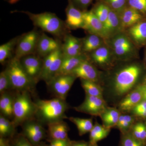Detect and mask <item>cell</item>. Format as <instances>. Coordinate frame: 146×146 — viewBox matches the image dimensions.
<instances>
[{
	"label": "cell",
	"mask_w": 146,
	"mask_h": 146,
	"mask_svg": "<svg viewBox=\"0 0 146 146\" xmlns=\"http://www.w3.org/2000/svg\"><path fill=\"white\" fill-rule=\"evenodd\" d=\"M38 119L48 124L67 118L65 115L68 106L65 100L55 98L49 100H38L35 102Z\"/></svg>",
	"instance_id": "cell-1"
},
{
	"label": "cell",
	"mask_w": 146,
	"mask_h": 146,
	"mask_svg": "<svg viewBox=\"0 0 146 146\" xmlns=\"http://www.w3.org/2000/svg\"><path fill=\"white\" fill-rule=\"evenodd\" d=\"M29 16L35 26L54 36L60 37L65 34L66 24L54 13L46 12L33 13L28 11H18Z\"/></svg>",
	"instance_id": "cell-2"
},
{
	"label": "cell",
	"mask_w": 146,
	"mask_h": 146,
	"mask_svg": "<svg viewBox=\"0 0 146 146\" xmlns=\"http://www.w3.org/2000/svg\"><path fill=\"white\" fill-rule=\"evenodd\" d=\"M36 106L28 91H20L13 98V122L15 126L32 120L36 115Z\"/></svg>",
	"instance_id": "cell-3"
},
{
	"label": "cell",
	"mask_w": 146,
	"mask_h": 146,
	"mask_svg": "<svg viewBox=\"0 0 146 146\" xmlns=\"http://www.w3.org/2000/svg\"><path fill=\"white\" fill-rule=\"evenodd\" d=\"M13 89L30 91L37 82L29 76L21 65L20 59L14 56L9 61L5 69Z\"/></svg>",
	"instance_id": "cell-4"
},
{
	"label": "cell",
	"mask_w": 146,
	"mask_h": 146,
	"mask_svg": "<svg viewBox=\"0 0 146 146\" xmlns=\"http://www.w3.org/2000/svg\"><path fill=\"white\" fill-rule=\"evenodd\" d=\"M141 72V68L136 65L124 68L117 74L114 82V89L119 95L127 93L133 87Z\"/></svg>",
	"instance_id": "cell-5"
},
{
	"label": "cell",
	"mask_w": 146,
	"mask_h": 146,
	"mask_svg": "<svg viewBox=\"0 0 146 146\" xmlns=\"http://www.w3.org/2000/svg\"><path fill=\"white\" fill-rule=\"evenodd\" d=\"M40 35L35 30L27 33L20 37L15 50V57L21 59L36 51Z\"/></svg>",
	"instance_id": "cell-6"
},
{
	"label": "cell",
	"mask_w": 146,
	"mask_h": 146,
	"mask_svg": "<svg viewBox=\"0 0 146 146\" xmlns=\"http://www.w3.org/2000/svg\"><path fill=\"white\" fill-rule=\"evenodd\" d=\"M76 78L72 75L56 76L47 84L56 98L65 100Z\"/></svg>",
	"instance_id": "cell-7"
},
{
	"label": "cell",
	"mask_w": 146,
	"mask_h": 146,
	"mask_svg": "<svg viewBox=\"0 0 146 146\" xmlns=\"http://www.w3.org/2000/svg\"><path fill=\"white\" fill-rule=\"evenodd\" d=\"M106 108V103L102 97L93 96L86 94L84 101L78 107L76 111L92 115H99Z\"/></svg>",
	"instance_id": "cell-8"
},
{
	"label": "cell",
	"mask_w": 146,
	"mask_h": 146,
	"mask_svg": "<svg viewBox=\"0 0 146 146\" xmlns=\"http://www.w3.org/2000/svg\"><path fill=\"white\" fill-rule=\"evenodd\" d=\"M21 65L29 76L37 82L42 72L43 60L34 54L27 55L20 59Z\"/></svg>",
	"instance_id": "cell-9"
},
{
	"label": "cell",
	"mask_w": 146,
	"mask_h": 146,
	"mask_svg": "<svg viewBox=\"0 0 146 146\" xmlns=\"http://www.w3.org/2000/svg\"><path fill=\"white\" fill-rule=\"evenodd\" d=\"M84 25L82 28L91 34L96 35L102 37H106L104 29L103 24L97 18L94 11L83 12Z\"/></svg>",
	"instance_id": "cell-10"
},
{
	"label": "cell",
	"mask_w": 146,
	"mask_h": 146,
	"mask_svg": "<svg viewBox=\"0 0 146 146\" xmlns=\"http://www.w3.org/2000/svg\"><path fill=\"white\" fill-rule=\"evenodd\" d=\"M69 75H72L80 79L96 82L98 78V72L93 65L86 60L82 62Z\"/></svg>",
	"instance_id": "cell-11"
},
{
	"label": "cell",
	"mask_w": 146,
	"mask_h": 146,
	"mask_svg": "<svg viewBox=\"0 0 146 146\" xmlns=\"http://www.w3.org/2000/svg\"><path fill=\"white\" fill-rule=\"evenodd\" d=\"M61 47V45L57 41L43 33L39 37L36 51L40 57H44Z\"/></svg>",
	"instance_id": "cell-12"
},
{
	"label": "cell",
	"mask_w": 146,
	"mask_h": 146,
	"mask_svg": "<svg viewBox=\"0 0 146 146\" xmlns=\"http://www.w3.org/2000/svg\"><path fill=\"white\" fill-rule=\"evenodd\" d=\"M66 19L65 24L69 28L75 29L83 27V12L78 9L74 4L69 0L66 9Z\"/></svg>",
	"instance_id": "cell-13"
},
{
	"label": "cell",
	"mask_w": 146,
	"mask_h": 146,
	"mask_svg": "<svg viewBox=\"0 0 146 146\" xmlns=\"http://www.w3.org/2000/svg\"><path fill=\"white\" fill-rule=\"evenodd\" d=\"M64 39V43L61 45L63 57H73L82 54V42L79 39L70 35H65Z\"/></svg>",
	"instance_id": "cell-14"
},
{
	"label": "cell",
	"mask_w": 146,
	"mask_h": 146,
	"mask_svg": "<svg viewBox=\"0 0 146 146\" xmlns=\"http://www.w3.org/2000/svg\"><path fill=\"white\" fill-rule=\"evenodd\" d=\"M112 45L115 54L119 57L127 56L133 52L132 43L123 35H119L114 37L112 41Z\"/></svg>",
	"instance_id": "cell-15"
},
{
	"label": "cell",
	"mask_w": 146,
	"mask_h": 146,
	"mask_svg": "<svg viewBox=\"0 0 146 146\" xmlns=\"http://www.w3.org/2000/svg\"><path fill=\"white\" fill-rule=\"evenodd\" d=\"M86 60V57L82 54L73 57H63L60 69L54 77L70 74L74 69Z\"/></svg>",
	"instance_id": "cell-16"
},
{
	"label": "cell",
	"mask_w": 146,
	"mask_h": 146,
	"mask_svg": "<svg viewBox=\"0 0 146 146\" xmlns=\"http://www.w3.org/2000/svg\"><path fill=\"white\" fill-rule=\"evenodd\" d=\"M47 125L50 136L53 139H68V126L63 120L50 123Z\"/></svg>",
	"instance_id": "cell-17"
},
{
	"label": "cell",
	"mask_w": 146,
	"mask_h": 146,
	"mask_svg": "<svg viewBox=\"0 0 146 146\" xmlns=\"http://www.w3.org/2000/svg\"><path fill=\"white\" fill-rule=\"evenodd\" d=\"M119 18L122 26L131 27L139 23L142 16L140 12L129 7L124 8L122 11Z\"/></svg>",
	"instance_id": "cell-18"
},
{
	"label": "cell",
	"mask_w": 146,
	"mask_h": 146,
	"mask_svg": "<svg viewBox=\"0 0 146 146\" xmlns=\"http://www.w3.org/2000/svg\"><path fill=\"white\" fill-rule=\"evenodd\" d=\"M143 100V94L138 87L129 93L121 102L120 108L122 111H129L134 108Z\"/></svg>",
	"instance_id": "cell-19"
},
{
	"label": "cell",
	"mask_w": 146,
	"mask_h": 146,
	"mask_svg": "<svg viewBox=\"0 0 146 146\" xmlns=\"http://www.w3.org/2000/svg\"><path fill=\"white\" fill-rule=\"evenodd\" d=\"M121 25L120 18L117 14L113 11L110 10L107 20L103 24L106 37L117 31Z\"/></svg>",
	"instance_id": "cell-20"
},
{
	"label": "cell",
	"mask_w": 146,
	"mask_h": 146,
	"mask_svg": "<svg viewBox=\"0 0 146 146\" xmlns=\"http://www.w3.org/2000/svg\"><path fill=\"white\" fill-rule=\"evenodd\" d=\"M63 58V56L61 47L58 51L57 54L51 63L46 74L42 79L46 82V83H48L55 76L61 66Z\"/></svg>",
	"instance_id": "cell-21"
},
{
	"label": "cell",
	"mask_w": 146,
	"mask_h": 146,
	"mask_svg": "<svg viewBox=\"0 0 146 146\" xmlns=\"http://www.w3.org/2000/svg\"><path fill=\"white\" fill-rule=\"evenodd\" d=\"M129 33L138 44L146 42V22H140L130 27Z\"/></svg>",
	"instance_id": "cell-22"
},
{
	"label": "cell",
	"mask_w": 146,
	"mask_h": 146,
	"mask_svg": "<svg viewBox=\"0 0 146 146\" xmlns=\"http://www.w3.org/2000/svg\"><path fill=\"white\" fill-rule=\"evenodd\" d=\"M104 124L108 128L117 125L120 116L119 112L115 108H106L100 115Z\"/></svg>",
	"instance_id": "cell-23"
},
{
	"label": "cell",
	"mask_w": 146,
	"mask_h": 146,
	"mask_svg": "<svg viewBox=\"0 0 146 146\" xmlns=\"http://www.w3.org/2000/svg\"><path fill=\"white\" fill-rule=\"evenodd\" d=\"M20 37H15L0 46V63L3 64L11 57Z\"/></svg>",
	"instance_id": "cell-24"
},
{
	"label": "cell",
	"mask_w": 146,
	"mask_h": 146,
	"mask_svg": "<svg viewBox=\"0 0 146 146\" xmlns=\"http://www.w3.org/2000/svg\"><path fill=\"white\" fill-rule=\"evenodd\" d=\"M13 98L5 93L1 94L0 110L2 115L6 117H13Z\"/></svg>",
	"instance_id": "cell-25"
},
{
	"label": "cell",
	"mask_w": 146,
	"mask_h": 146,
	"mask_svg": "<svg viewBox=\"0 0 146 146\" xmlns=\"http://www.w3.org/2000/svg\"><path fill=\"white\" fill-rule=\"evenodd\" d=\"M68 119L75 125L80 135H83L88 132H90L94 127L92 119H81L70 117L68 118Z\"/></svg>",
	"instance_id": "cell-26"
},
{
	"label": "cell",
	"mask_w": 146,
	"mask_h": 146,
	"mask_svg": "<svg viewBox=\"0 0 146 146\" xmlns=\"http://www.w3.org/2000/svg\"><path fill=\"white\" fill-rule=\"evenodd\" d=\"M102 42L99 36L91 34L86 36L82 42V50L86 52L94 51L101 47Z\"/></svg>",
	"instance_id": "cell-27"
},
{
	"label": "cell",
	"mask_w": 146,
	"mask_h": 146,
	"mask_svg": "<svg viewBox=\"0 0 146 146\" xmlns=\"http://www.w3.org/2000/svg\"><path fill=\"white\" fill-rule=\"evenodd\" d=\"M81 85L86 94L93 96L102 97V91L99 85L94 82L80 79Z\"/></svg>",
	"instance_id": "cell-28"
},
{
	"label": "cell",
	"mask_w": 146,
	"mask_h": 146,
	"mask_svg": "<svg viewBox=\"0 0 146 146\" xmlns=\"http://www.w3.org/2000/svg\"><path fill=\"white\" fill-rule=\"evenodd\" d=\"M93 60L98 64L103 65L109 61L110 54L109 50L105 47H100L93 51L92 54Z\"/></svg>",
	"instance_id": "cell-29"
},
{
	"label": "cell",
	"mask_w": 146,
	"mask_h": 146,
	"mask_svg": "<svg viewBox=\"0 0 146 146\" xmlns=\"http://www.w3.org/2000/svg\"><path fill=\"white\" fill-rule=\"evenodd\" d=\"M15 126L13 122L1 114L0 116V134L1 137L9 136L13 132Z\"/></svg>",
	"instance_id": "cell-30"
},
{
	"label": "cell",
	"mask_w": 146,
	"mask_h": 146,
	"mask_svg": "<svg viewBox=\"0 0 146 146\" xmlns=\"http://www.w3.org/2000/svg\"><path fill=\"white\" fill-rule=\"evenodd\" d=\"M132 136L144 143L146 140V126L142 123H138L133 126Z\"/></svg>",
	"instance_id": "cell-31"
},
{
	"label": "cell",
	"mask_w": 146,
	"mask_h": 146,
	"mask_svg": "<svg viewBox=\"0 0 146 146\" xmlns=\"http://www.w3.org/2000/svg\"><path fill=\"white\" fill-rule=\"evenodd\" d=\"M10 89H13L10 78L6 70L0 74V93L3 94Z\"/></svg>",
	"instance_id": "cell-32"
},
{
	"label": "cell",
	"mask_w": 146,
	"mask_h": 146,
	"mask_svg": "<svg viewBox=\"0 0 146 146\" xmlns=\"http://www.w3.org/2000/svg\"><path fill=\"white\" fill-rule=\"evenodd\" d=\"M110 11L107 6L102 4L97 7L94 12L97 18L104 24L107 20Z\"/></svg>",
	"instance_id": "cell-33"
},
{
	"label": "cell",
	"mask_w": 146,
	"mask_h": 146,
	"mask_svg": "<svg viewBox=\"0 0 146 146\" xmlns=\"http://www.w3.org/2000/svg\"><path fill=\"white\" fill-rule=\"evenodd\" d=\"M121 146H145L144 143L134 138L132 135L128 134L124 136Z\"/></svg>",
	"instance_id": "cell-34"
},
{
	"label": "cell",
	"mask_w": 146,
	"mask_h": 146,
	"mask_svg": "<svg viewBox=\"0 0 146 146\" xmlns=\"http://www.w3.org/2000/svg\"><path fill=\"white\" fill-rule=\"evenodd\" d=\"M131 8L139 12L146 13V0H128Z\"/></svg>",
	"instance_id": "cell-35"
},
{
	"label": "cell",
	"mask_w": 146,
	"mask_h": 146,
	"mask_svg": "<svg viewBox=\"0 0 146 146\" xmlns=\"http://www.w3.org/2000/svg\"><path fill=\"white\" fill-rule=\"evenodd\" d=\"M136 115L140 117H146V100H143L133 109Z\"/></svg>",
	"instance_id": "cell-36"
},
{
	"label": "cell",
	"mask_w": 146,
	"mask_h": 146,
	"mask_svg": "<svg viewBox=\"0 0 146 146\" xmlns=\"http://www.w3.org/2000/svg\"><path fill=\"white\" fill-rule=\"evenodd\" d=\"M113 9L117 11H122L124 9L126 0H107Z\"/></svg>",
	"instance_id": "cell-37"
},
{
	"label": "cell",
	"mask_w": 146,
	"mask_h": 146,
	"mask_svg": "<svg viewBox=\"0 0 146 146\" xmlns=\"http://www.w3.org/2000/svg\"><path fill=\"white\" fill-rule=\"evenodd\" d=\"M14 146H32L28 139L24 136H21L16 140Z\"/></svg>",
	"instance_id": "cell-38"
},
{
	"label": "cell",
	"mask_w": 146,
	"mask_h": 146,
	"mask_svg": "<svg viewBox=\"0 0 146 146\" xmlns=\"http://www.w3.org/2000/svg\"><path fill=\"white\" fill-rule=\"evenodd\" d=\"M73 3H75L82 8L87 7L91 4L92 0H71Z\"/></svg>",
	"instance_id": "cell-39"
},
{
	"label": "cell",
	"mask_w": 146,
	"mask_h": 146,
	"mask_svg": "<svg viewBox=\"0 0 146 146\" xmlns=\"http://www.w3.org/2000/svg\"><path fill=\"white\" fill-rule=\"evenodd\" d=\"M138 89L141 90L143 94V100H146V85L142 84L138 86Z\"/></svg>",
	"instance_id": "cell-40"
},
{
	"label": "cell",
	"mask_w": 146,
	"mask_h": 146,
	"mask_svg": "<svg viewBox=\"0 0 146 146\" xmlns=\"http://www.w3.org/2000/svg\"><path fill=\"white\" fill-rule=\"evenodd\" d=\"M89 145L84 142H70L69 146H89Z\"/></svg>",
	"instance_id": "cell-41"
},
{
	"label": "cell",
	"mask_w": 146,
	"mask_h": 146,
	"mask_svg": "<svg viewBox=\"0 0 146 146\" xmlns=\"http://www.w3.org/2000/svg\"><path fill=\"white\" fill-rule=\"evenodd\" d=\"M0 146H9L7 141L4 139L3 137H1L0 139Z\"/></svg>",
	"instance_id": "cell-42"
},
{
	"label": "cell",
	"mask_w": 146,
	"mask_h": 146,
	"mask_svg": "<svg viewBox=\"0 0 146 146\" xmlns=\"http://www.w3.org/2000/svg\"><path fill=\"white\" fill-rule=\"evenodd\" d=\"M4 1L7 2L11 4H13L18 3L21 0H4Z\"/></svg>",
	"instance_id": "cell-43"
},
{
	"label": "cell",
	"mask_w": 146,
	"mask_h": 146,
	"mask_svg": "<svg viewBox=\"0 0 146 146\" xmlns=\"http://www.w3.org/2000/svg\"><path fill=\"white\" fill-rule=\"evenodd\" d=\"M143 84V85H146V75L145 76V78H144Z\"/></svg>",
	"instance_id": "cell-44"
},
{
	"label": "cell",
	"mask_w": 146,
	"mask_h": 146,
	"mask_svg": "<svg viewBox=\"0 0 146 146\" xmlns=\"http://www.w3.org/2000/svg\"><path fill=\"white\" fill-rule=\"evenodd\" d=\"M89 146H98L96 143L95 144H90Z\"/></svg>",
	"instance_id": "cell-45"
},
{
	"label": "cell",
	"mask_w": 146,
	"mask_h": 146,
	"mask_svg": "<svg viewBox=\"0 0 146 146\" xmlns=\"http://www.w3.org/2000/svg\"><path fill=\"white\" fill-rule=\"evenodd\" d=\"M50 146L47 145H43V146Z\"/></svg>",
	"instance_id": "cell-46"
},
{
	"label": "cell",
	"mask_w": 146,
	"mask_h": 146,
	"mask_svg": "<svg viewBox=\"0 0 146 146\" xmlns=\"http://www.w3.org/2000/svg\"><path fill=\"white\" fill-rule=\"evenodd\" d=\"M145 59H146V56H145Z\"/></svg>",
	"instance_id": "cell-47"
}]
</instances>
